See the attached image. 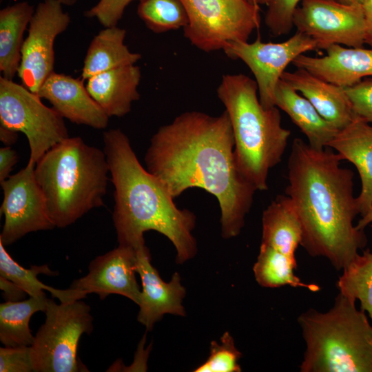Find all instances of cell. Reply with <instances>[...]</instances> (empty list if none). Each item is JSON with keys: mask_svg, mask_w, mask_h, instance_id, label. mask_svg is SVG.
<instances>
[{"mask_svg": "<svg viewBox=\"0 0 372 372\" xmlns=\"http://www.w3.org/2000/svg\"><path fill=\"white\" fill-rule=\"evenodd\" d=\"M62 4L66 6H72L74 4L76 0H59Z\"/></svg>", "mask_w": 372, "mask_h": 372, "instance_id": "obj_42", "label": "cell"}, {"mask_svg": "<svg viewBox=\"0 0 372 372\" xmlns=\"http://www.w3.org/2000/svg\"><path fill=\"white\" fill-rule=\"evenodd\" d=\"M61 5L59 0H45L38 5L22 46L17 74L23 85L37 94L54 72L55 39L70 23V17L63 11Z\"/></svg>", "mask_w": 372, "mask_h": 372, "instance_id": "obj_13", "label": "cell"}, {"mask_svg": "<svg viewBox=\"0 0 372 372\" xmlns=\"http://www.w3.org/2000/svg\"><path fill=\"white\" fill-rule=\"evenodd\" d=\"M35 165H27L1 184L3 198L1 213L4 223L0 242L9 245L28 233L55 227L43 193L34 176Z\"/></svg>", "mask_w": 372, "mask_h": 372, "instance_id": "obj_12", "label": "cell"}, {"mask_svg": "<svg viewBox=\"0 0 372 372\" xmlns=\"http://www.w3.org/2000/svg\"><path fill=\"white\" fill-rule=\"evenodd\" d=\"M302 0H270L267 5L265 22L274 37L290 32L298 3Z\"/></svg>", "mask_w": 372, "mask_h": 372, "instance_id": "obj_31", "label": "cell"}, {"mask_svg": "<svg viewBox=\"0 0 372 372\" xmlns=\"http://www.w3.org/2000/svg\"><path fill=\"white\" fill-rule=\"evenodd\" d=\"M337 288L343 296L360 302L372 320V251L369 248L358 254L342 269Z\"/></svg>", "mask_w": 372, "mask_h": 372, "instance_id": "obj_28", "label": "cell"}, {"mask_svg": "<svg viewBox=\"0 0 372 372\" xmlns=\"http://www.w3.org/2000/svg\"><path fill=\"white\" fill-rule=\"evenodd\" d=\"M355 117L372 122V78L344 88Z\"/></svg>", "mask_w": 372, "mask_h": 372, "instance_id": "obj_32", "label": "cell"}, {"mask_svg": "<svg viewBox=\"0 0 372 372\" xmlns=\"http://www.w3.org/2000/svg\"><path fill=\"white\" fill-rule=\"evenodd\" d=\"M18 138V132L0 125V139L6 146H10L15 143Z\"/></svg>", "mask_w": 372, "mask_h": 372, "instance_id": "obj_38", "label": "cell"}, {"mask_svg": "<svg viewBox=\"0 0 372 372\" xmlns=\"http://www.w3.org/2000/svg\"><path fill=\"white\" fill-rule=\"evenodd\" d=\"M297 266L296 258L261 244L253 271L256 282L263 287L276 288L289 285L306 288L313 292L318 291L320 289L318 285L304 283L294 274L293 270Z\"/></svg>", "mask_w": 372, "mask_h": 372, "instance_id": "obj_27", "label": "cell"}, {"mask_svg": "<svg viewBox=\"0 0 372 372\" xmlns=\"http://www.w3.org/2000/svg\"><path fill=\"white\" fill-rule=\"evenodd\" d=\"M261 244L296 258L302 239V227L292 200L279 195L263 211Z\"/></svg>", "mask_w": 372, "mask_h": 372, "instance_id": "obj_22", "label": "cell"}, {"mask_svg": "<svg viewBox=\"0 0 372 372\" xmlns=\"http://www.w3.org/2000/svg\"><path fill=\"white\" fill-rule=\"evenodd\" d=\"M34 12L33 6L27 2L17 3L0 11V71L6 79L13 80L18 73L23 33Z\"/></svg>", "mask_w": 372, "mask_h": 372, "instance_id": "obj_24", "label": "cell"}, {"mask_svg": "<svg viewBox=\"0 0 372 372\" xmlns=\"http://www.w3.org/2000/svg\"><path fill=\"white\" fill-rule=\"evenodd\" d=\"M248 2L256 5H268L270 0H246Z\"/></svg>", "mask_w": 372, "mask_h": 372, "instance_id": "obj_41", "label": "cell"}, {"mask_svg": "<svg viewBox=\"0 0 372 372\" xmlns=\"http://www.w3.org/2000/svg\"><path fill=\"white\" fill-rule=\"evenodd\" d=\"M133 1L100 0L95 6L85 12V15L96 18L105 28L116 26L125 8Z\"/></svg>", "mask_w": 372, "mask_h": 372, "instance_id": "obj_34", "label": "cell"}, {"mask_svg": "<svg viewBox=\"0 0 372 372\" xmlns=\"http://www.w3.org/2000/svg\"><path fill=\"white\" fill-rule=\"evenodd\" d=\"M0 122L23 133L28 141V164L35 165L50 148L69 137L62 117L45 105L41 98L23 85L0 77Z\"/></svg>", "mask_w": 372, "mask_h": 372, "instance_id": "obj_9", "label": "cell"}, {"mask_svg": "<svg viewBox=\"0 0 372 372\" xmlns=\"http://www.w3.org/2000/svg\"><path fill=\"white\" fill-rule=\"evenodd\" d=\"M216 93L229 117L239 171L256 190H267L269 170L281 161L290 130L282 126L276 106L262 105L257 84L249 76L225 74Z\"/></svg>", "mask_w": 372, "mask_h": 372, "instance_id": "obj_5", "label": "cell"}, {"mask_svg": "<svg viewBox=\"0 0 372 372\" xmlns=\"http://www.w3.org/2000/svg\"><path fill=\"white\" fill-rule=\"evenodd\" d=\"M0 288L6 301H19L27 294L13 282L0 276Z\"/></svg>", "mask_w": 372, "mask_h": 372, "instance_id": "obj_36", "label": "cell"}, {"mask_svg": "<svg viewBox=\"0 0 372 372\" xmlns=\"http://www.w3.org/2000/svg\"><path fill=\"white\" fill-rule=\"evenodd\" d=\"M103 143L114 187L112 219L118 245L136 250L145 245L144 233L153 230L172 242L177 263L193 258L197 254L195 214L176 205L164 184L140 163L123 131L105 132Z\"/></svg>", "mask_w": 372, "mask_h": 372, "instance_id": "obj_3", "label": "cell"}, {"mask_svg": "<svg viewBox=\"0 0 372 372\" xmlns=\"http://www.w3.org/2000/svg\"><path fill=\"white\" fill-rule=\"evenodd\" d=\"M83 81L53 72L43 82L37 95L48 100L53 109L71 122L105 129L110 117L91 96Z\"/></svg>", "mask_w": 372, "mask_h": 372, "instance_id": "obj_16", "label": "cell"}, {"mask_svg": "<svg viewBox=\"0 0 372 372\" xmlns=\"http://www.w3.org/2000/svg\"><path fill=\"white\" fill-rule=\"evenodd\" d=\"M342 160L330 147L316 149L294 138L285 189L301 224L300 245L310 256L328 259L338 271L368 242L364 231L353 223L360 214L353 196V172L340 167Z\"/></svg>", "mask_w": 372, "mask_h": 372, "instance_id": "obj_2", "label": "cell"}, {"mask_svg": "<svg viewBox=\"0 0 372 372\" xmlns=\"http://www.w3.org/2000/svg\"><path fill=\"white\" fill-rule=\"evenodd\" d=\"M140 68L123 66L96 74L87 80L86 88L106 114L121 117L131 111L133 102L140 98Z\"/></svg>", "mask_w": 372, "mask_h": 372, "instance_id": "obj_20", "label": "cell"}, {"mask_svg": "<svg viewBox=\"0 0 372 372\" xmlns=\"http://www.w3.org/2000/svg\"><path fill=\"white\" fill-rule=\"evenodd\" d=\"M363 8L366 19L365 43L372 48V0H365Z\"/></svg>", "mask_w": 372, "mask_h": 372, "instance_id": "obj_37", "label": "cell"}, {"mask_svg": "<svg viewBox=\"0 0 372 372\" xmlns=\"http://www.w3.org/2000/svg\"><path fill=\"white\" fill-rule=\"evenodd\" d=\"M323 56L304 54L296 57L292 64L318 78L347 88L359 83L366 76H372V48L332 45Z\"/></svg>", "mask_w": 372, "mask_h": 372, "instance_id": "obj_17", "label": "cell"}, {"mask_svg": "<svg viewBox=\"0 0 372 372\" xmlns=\"http://www.w3.org/2000/svg\"><path fill=\"white\" fill-rule=\"evenodd\" d=\"M137 13L146 27L155 33L184 28L188 23L180 0H138Z\"/></svg>", "mask_w": 372, "mask_h": 372, "instance_id": "obj_29", "label": "cell"}, {"mask_svg": "<svg viewBox=\"0 0 372 372\" xmlns=\"http://www.w3.org/2000/svg\"><path fill=\"white\" fill-rule=\"evenodd\" d=\"M136 272L142 282L138 321L151 331L165 314L185 316L186 312L182 303L186 290L180 275L174 273L171 280L166 282L151 264V256L145 245L136 249Z\"/></svg>", "mask_w": 372, "mask_h": 372, "instance_id": "obj_15", "label": "cell"}, {"mask_svg": "<svg viewBox=\"0 0 372 372\" xmlns=\"http://www.w3.org/2000/svg\"><path fill=\"white\" fill-rule=\"evenodd\" d=\"M110 167L104 150L79 136L68 137L37 162L34 176L54 225H72L103 205Z\"/></svg>", "mask_w": 372, "mask_h": 372, "instance_id": "obj_4", "label": "cell"}, {"mask_svg": "<svg viewBox=\"0 0 372 372\" xmlns=\"http://www.w3.org/2000/svg\"><path fill=\"white\" fill-rule=\"evenodd\" d=\"M316 50V41L298 31L280 43L263 42L258 37L252 43L230 41L223 49L229 58L239 59L249 68L255 77L260 102L266 108L275 106L276 86L287 65L299 55Z\"/></svg>", "mask_w": 372, "mask_h": 372, "instance_id": "obj_10", "label": "cell"}, {"mask_svg": "<svg viewBox=\"0 0 372 372\" xmlns=\"http://www.w3.org/2000/svg\"><path fill=\"white\" fill-rule=\"evenodd\" d=\"M136 254L132 247L119 245L94 258L88 273L74 280L71 289L85 296L94 293L101 300L110 294L125 296L138 304L141 291L136 278Z\"/></svg>", "mask_w": 372, "mask_h": 372, "instance_id": "obj_14", "label": "cell"}, {"mask_svg": "<svg viewBox=\"0 0 372 372\" xmlns=\"http://www.w3.org/2000/svg\"><path fill=\"white\" fill-rule=\"evenodd\" d=\"M41 273L50 276L58 274L47 265H32L30 269L22 267L10 256L5 246L0 242V276L13 282L30 297L45 298L46 296L43 290L50 292L52 297L57 298L61 302H72L85 297L83 293L76 289H56L44 285L37 278V276Z\"/></svg>", "mask_w": 372, "mask_h": 372, "instance_id": "obj_25", "label": "cell"}, {"mask_svg": "<svg viewBox=\"0 0 372 372\" xmlns=\"http://www.w3.org/2000/svg\"><path fill=\"white\" fill-rule=\"evenodd\" d=\"M274 105L289 116L314 148L327 147L339 131L318 113L309 101L282 79L276 86Z\"/></svg>", "mask_w": 372, "mask_h": 372, "instance_id": "obj_21", "label": "cell"}, {"mask_svg": "<svg viewBox=\"0 0 372 372\" xmlns=\"http://www.w3.org/2000/svg\"><path fill=\"white\" fill-rule=\"evenodd\" d=\"M18 161L15 150L10 146H6L0 149V183L7 179L10 175L12 167Z\"/></svg>", "mask_w": 372, "mask_h": 372, "instance_id": "obj_35", "label": "cell"}, {"mask_svg": "<svg viewBox=\"0 0 372 372\" xmlns=\"http://www.w3.org/2000/svg\"><path fill=\"white\" fill-rule=\"evenodd\" d=\"M188 17L185 37L210 52L235 41H248L260 25V6L246 0H180Z\"/></svg>", "mask_w": 372, "mask_h": 372, "instance_id": "obj_8", "label": "cell"}, {"mask_svg": "<svg viewBox=\"0 0 372 372\" xmlns=\"http://www.w3.org/2000/svg\"><path fill=\"white\" fill-rule=\"evenodd\" d=\"M281 79L300 92L318 113L338 130L347 126L355 118L344 88L301 68L293 72L285 71Z\"/></svg>", "mask_w": 372, "mask_h": 372, "instance_id": "obj_19", "label": "cell"}, {"mask_svg": "<svg viewBox=\"0 0 372 372\" xmlns=\"http://www.w3.org/2000/svg\"><path fill=\"white\" fill-rule=\"evenodd\" d=\"M293 25L313 39L320 50L335 44L353 48L365 44L362 5L338 0H302L296 10Z\"/></svg>", "mask_w": 372, "mask_h": 372, "instance_id": "obj_11", "label": "cell"}, {"mask_svg": "<svg viewBox=\"0 0 372 372\" xmlns=\"http://www.w3.org/2000/svg\"><path fill=\"white\" fill-rule=\"evenodd\" d=\"M45 313L30 346L34 371H87L77 358V348L81 335L93 329L90 306L80 300L56 304L48 299Z\"/></svg>", "mask_w": 372, "mask_h": 372, "instance_id": "obj_7", "label": "cell"}, {"mask_svg": "<svg viewBox=\"0 0 372 372\" xmlns=\"http://www.w3.org/2000/svg\"><path fill=\"white\" fill-rule=\"evenodd\" d=\"M1 372H32L34 366L30 346L0 348Z\"/></svg>", "mask_w": 372, "mask_h": 372, "instance_id": "obj_33", "label": "cell"}, {"mask_svg": "<svg viewBox=\"0 0 372 372\" xmlns=\"http://www.w3.org/2000/svg\"><path fill=\"white\" fill-rule=\"evenodd\" d=\"M242 353L236 347L231 334L226 331L220 343L211 341L210 354L207 360L196 368L194 372H240L238 360Z\"/></svg>", "mask_w": 372, "mask_h": 372, "instance_id": "obj_30", "label": "cell"}, {"mask_svg": "<svg viewBox=\"0 0 372 372\" xmlns=\"http://www.w3.org/2000/svg\"><path fill=\"white\" fill-rule=\"evenodd\" d=\"M327 147L356 167L362 184L356 200L360 214L365 216L372 210V126L355 116L351 123L338 132Z\"/></svg>", "mask_w": 372, "mask_h": 372, "instance_id": "obj_18", "label": "cell"}, {"mask_svg": "<svg viewBox=\"0 0 372 372\" xmlns=\"http://www.w3.org/2000/svg\"><path fill=\"white\" fill-rule=\"evenodd\" d=\"M338 1L344 3L358 4V5H362V6L365 1V0H338Z\"/></svg>", "mask_w": 372, "mask_h": 372, "instance_id": "obj_40", "label": "cell"}, {"mask_svg": "<svg viewBox=\"0 0 372 372\" xmlns=\"http://www.w3.org/2000/svg\"><path fill=\"white\" fill-rule=\"evenodd\" d=\"M144 161L174 198L194 187L215 196L223 238L240 233L257 190L238 168L225 110L219 116L198 111L179 114L152 136Z\"/></svg>", "mask_w": 372, "mask_h": 372, "instance_id": "obj_1", "label": "cell"}, {"mask_svg": "<svg viewBox=\"0 0 372 372\" xmlns=\"http://www.w3.org/2000/svg\"><path fill=\"white\" fill-rule=\"evenodd\" d=\"M371 223H372V210L367 213L365 216H362V218L360 219L355 227L360 230H364V228Z\"/></svg>", "mask_w": 372, "mask_h": 372, "instance_id": "obj_39", "label": "cell"}, {"mask_svg": "<svg viewBox=\"0 0 372 372\" xmlns=\"http://www.w3.org/2000/svg\"><path fill=\"white\" fill-rule=\"evenodd\" d=\"M306 344L301 372H372V325L355 300L340 293L327 312L298 318Z\"/></svg>", "mask_w": 372, "mask_h": 372, "instance_id": "obj_6", "label": "cell"}, {"mask_svg": "<svg viewBox=\"0 0 372 372\" xmlns=\"http://www.w3.org/2000/svg\"><path fill=\"white\" fill-rule=\"evenodd\" d=\"M126 30L117 26L107 27L92 40L87 49L81 73V79L115 68L134 65L141 59L138 53L131 52L124 44Z\"/></svg>", "mask_w": 372, "mask_h": 372, "instance_id": "obj_23", "label": "cell"}, {"mask_svg": "<svg viewBox=\"0 0 372 372\" xmlns=\"http://www.w3.org/2000/svg\"><path fill=\"white\" fill-rule=\"evenodd\" d=\"M49 298L30 297L0 304V341L8 347L31 346L34 342L29 327L32 316L46 309Z\"/></svg>", "mask_w": 372, "mask_h": 372, "instance_id": "obj_26", "label": "cell"}]
</instances>
